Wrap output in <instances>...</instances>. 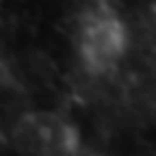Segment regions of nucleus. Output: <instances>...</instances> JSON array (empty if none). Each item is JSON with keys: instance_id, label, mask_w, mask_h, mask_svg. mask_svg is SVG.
I'll return each mask as SVG.
<instances>
[{"instance_id": "f257e3e1", "label": "nucleus", "mask_w": 156, "mask_h": 156, "mask_svg": "<svg viewBox=\"0 0 156 156\" xmlns=\"http://www.w3.org/2000/svg\"><path fill=\"white\" fill-rule=\"evenodd\" d=\"M128 44L124 24L108 9H91L80 15L76 46L80 61L91 72H106L122 58Z\"/></svg>"}, {"instance_id": "f03ea898", "label": "nucleus", "mask_w": 156, "mask_h": 156, "mask_svg": "<svg viewBox=\"0 0 156 156\" xmlns=\"http://www.w3.org/2000/svg\"><path fill=\"white\" fill-rule=\"evenodd\" d=\"M13 141L28 154H65L76 145L72 128L52 113H30L22 117L15 126Z\"/></svg>"}]
</instances>
